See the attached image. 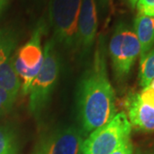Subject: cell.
<instances>
[{
	"label": "cell",
	"mask_w": 154,
	"mask_h": 154,
	"mask_svg": "<svg viewBox=\"0 0 154 154\" xmlns=\"http://www.w3.org/2000/svg\"><path fill=\"white\" fill-rule=\"evenodd\" d=\"M77 112L83 134L104 126L116 114L115 92L107 73L103 40L99 41L92 65L79 83Z\"/></svg>",
	"instance_id": "6da1fadb"
},
{
	"label": "cell",
	"mask_w": 154,
	"mask_h": 154,
	"mask_svg": "<svg viewBox=\"0 0 154 154\" xmlns=\"http://www.w3.org/2000/svg\"><path fill=\"white\" fill-rule=\"evenodd\" d=\"M52 38L44 47V63L29 89L28 110L38 119L49 103L60 73V57Z\"/></svg>",
	"instance_id": "7a4b0ae2"
},
{
	"label": "cell",
	"mask_w": 154,
	"mask_h": 154,
	"mask_svg": "<svg viewBox=\"0 0 154 154\" xmlns=\"http://www.w3.org/2000/svg\"><path fill=\"white\" fill-rule=\"evenodd\" d=\"M112 69L118 82L124 81L140 54V45L132 28L126 22L115 26L109 42Z\"/></svg>",
	"instance_id": "3957f363"
},
{
	"label": "cell",
	"mask_w": 154,
	"mask_h": 154,
	"mask_svg": "<svg viewBox=\"0 0 154 154\" xmlns=\"http://www.w3.org/2000/svg\"><path fill=\"white\" fill-rule=\"evenodd\" d=\"M82 0H51L50 25L53 41L65 49H76L78 17Z\"/></svg>",
	"instance_id": "277c9868"
},
{
	"label": "cell",
	"mask_w": 154,
	"mask_h": 154,
	"mask_svg": "<svg viewBox=\"0 0 154 154\" xmlns=\"http://www.w3.org/2000/svg\"><path fill=\"white\" fill-rule=\"evenodd\" d=\"M132 127L125 112H118L104 126L95 129L83 140L82 154H110L130 138Z\"/></svg>",
	"instance_id": "5b68a950"
},
{
	"label": "cell",
	"mask_w": 154,
	"mask_h": 154,
	"mask_svg": "<svg viewBox=\"0 0 154 154\" xmlns=\"http://www.w3.org/2000/svg\"><path fill=\"white\" fill-rule=\"evenodd\" d=\"M45 29V22L39 21L30 38L19 49L14 60L15 69L22 81L21 88L24 94H28L33 80L40 71L44 63V50L41 40Z\"/></svg>",
	"instance_id": "8992f818"
},
{
	"label": "cell",
	"mask_w": 154,
	"mask_h": 154,
	"mask_svg": "<svg viewBox=\"0 0 154 154\" xmlns=\"http://www.w3.org/2000/svg\"><path fill=\"white\" fill-rule=\"evenodd\" d=\"M83 140L82 132L75 127L60 128L39 138L33 154H82Z\"/></svg>",
	"instance_id": "52a82bcc"
},
{
	"label": "cell",
	"mask_w": 154,
	"mask_h": 154,
	"mask_svg": "<svg viewBox=\"0 0 154 154\" xmlns=\"http://www.w3.org/2000/svg\"><path fill=\"white\" fill-rule=\"evenodd\" d=\"M98 11L97 0H82L78 17L76 49L80 50L82 55L92 49L97 37Z\"/></svg>",
	"instance_id": "ba28073f"
},
{
	"label": "cell",
	"mask_w": 154,
	"mask_h": 154,
	"mask_svg": "<svg viewBox=\"0 0 154 154\" xmlns=\"http://www.w3.org/2000/svg\"><path fill=\"white\" fill-rule=\"evenodd\" d=\"M127 117L132 128L146 133L154 132V107L143 102L139 94H130L125 100Z\"/></svg>",
	"instance_id": "9c48e42d"
},
{
	"label": "cell",
	"mask_w": 154,
	"mask_h": 154,
	"mask_svg": "<svg viewBox=\"0 0 154 154\" xmlns=\"http://www.w3.org/2000/svg\"><path fill=\"white\" fill-rule=\"evenodd\" d=\"M14 47V40L11 36L0 51V88L17 98L21 88V81L14 67L11 57V50Z\"/></svg>",
	"instance_id": "30bf717a"
},
{
	"label": "cell",
	"mask_w": 154,
	"mask_h": 154,
	"mask_svg": "<svg viewBox=\"0 0 154 154\" xmlns=\"http://www.w3.org/2000/svg\"><path fill=\"white\" fill-rule=\"evenodd\" d=\"M133 30L140 45V59L154 46V17L138 14L134 22Z\"/></svg>",
	"instance_id": "8fae6325"
},
{
	"label": "cell",
	"mask_w": 154,
	"mask_h": 154,
	"mask_svg": "<svg viewBox=\"0 0 154 154\" xmlns=\"http://www.w3.org/2000/svg\"><path fill=\"white\" fill-rule=\"evenodd\" d=\"M140 83L141 87H146L154 81V46L140 59Z\"/></svg>",
	"instance_id": "7c38bea8"
},
{
	"label": "cell",
	"mask_w": 154,
	"mask_h": 154,
	"mask_svg": "<svg viewBox=\"0 0 154 154\" xmlns=\"http://www.w3.org/2000/svg\"><path fill=\"white\" fill-rule=\"evenodd\" d=\"M18 143L15 131L9 126H0V154H17Z\"/></svg>",
	"instance_id": "4fadbf2b"
},
{
	"label": "cell",
	"mask_w": 154,
	"mask_h": 154,
	"mask_svg": "<svg viewBox=\"0 0 154 154\" xmlns=\"http://www.w3.org/2000/svg\"><path fill=\"white\" fill-rule=\"evenodd\" d=\"M16 97L0 88V116L7 114L12 109Z\"/></svg>",
	"instance_id": "5bb4252c"
},
{
	"label": "cell",
	"mask_w": 154,
	"mask_h": 154,
	"mask_svg": "<svg viewBox=\"0 0 154 154\" xmlns=\"http://www.w3.org/2000/svg\"><path fill=\"white\" fill-rule=\"evenodd\" d=\"M135 8L139 15L154 17V0H138Z\"/></svg>",
	"instance_id": "9a60e30c"
},
{
	"label": "cell",
	"mask_w": 154,
	"mask_h": 154,
	"mask_svg": "<svg viewBox=\"0 0 154 154\" xmlns=\"http://www.w3.org/2000/svg\"><path fill=\"white\" fill-rule=\"evenodd\" d=\"M141 100L154 107V81L148 86L143 88L140 93H139Z\"/></svg>",
	"instance_id": "2e32d148"
},
{
	"label": "cell",
	"mask_w": 154,
	"mask_h": 154,
	"mask_svg": "<svg viewBox=\"0 0 154 154\" xmlns=\"http://www.w3.org/2000/svg\"><path fill=\"white\" fill-rule=\"evenodd\" d=\"M110 154H134L133 144L130 138L122 141L119 146H117Z\"/></svg>",
	"instance_id": "e0dca14e"
},
{
	"label": "cell",
	"mask_w": 154,
	"mask_h": 154,
	"mask_svg": "<svg viewBox=\"0 0 154 154\" xmlns=\"http://www.w3.org/2000/svg\"><path fill=\"white\" fill-rule=\"evenodd\" d=\"M97 3H98V7H99V10L101 12V14L105 15L108 10L110 0H97Z\"/></svg>",
	"instance_id": "ac0fdd59"
},
{
	"label": "cell",
	"mask_w": 154,
	"mask_h": 154,
	"mask_svg": "<svg viewBox=\"0 0 154 154\" xmlns=\"http://www.w3.org/2000/svg\"><path fill=\"white\" fill-rule=\"evenodd\" d=\"M11 35L9 33H5L4 31H0V51L4 47L6 41L10 38Z\"/></svg>",
	"instance_id": "d6986e66"
},
{
	"label": "cell",
	"mask_w": 154,
	"mask_h": 154,
	"mask_svg": "<svg viewBox=\"0 0 154 154\" xmlns=\"http://www.w3.org/2000/svg\"><path fill=\"white\" fill-rule=\"evenodd\" d=\"M135 154H154V148L145 149V150H138Z\"/></svg>",
	"instance_id": "ffe728a7"
},
{
	"label": "cell",
	"mask_w": 154,
	"mask_h": 154,
	"mask_svg": "<svg viewBox=\"0 0 154 154\" xmlns=\"http://www.w3.org/2000/svg\"><path fill=\"white\" fill-rule=\"evenodd\" d=\"M127 1H128V5H130V7H131L132 9H134V8H135V5H136V3H137L138 0H127Z\"/></svg>",
	"instance_id": "44dd1931"
},
{
	"label": "cell",
	"mask_w": 154,
	"mask_h": 154,
	"mask_svg": "<svg viewBox=\"0 0 154 154\" xmlns=\"http://www.w3.org/2000/svg\"><path fill=\"white\" fill-rule=\"evenodd\" d=\"M5 0H0V11H2L3 7L5 5Z\"/></svg>",
	"instance_id": "7402d4cb"
}]
</instances>
